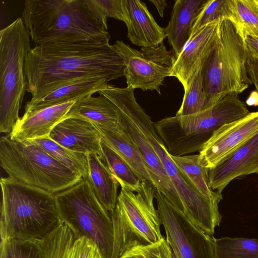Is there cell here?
<instances>
[{"label":"cell","instance_id":"1","mask_svg":"<svg viewBox=\"0 0 258 258\" xmlns=\"http://www.w3.org/2000/svg\"><path fill=\"white\" fill-rule=\"evenodd\" d=\"M123 69L122 58L109 43L36 45L25 59L26 91L35 100L77 78L100 77L110 81L123 76Z\"/></svg>","mask_w":258,"mask_h":258},{"label":"cell","instance_id":"2","mask_svg":"<svg viewBox=\"0 0 258 258\" xmlns=\"http://www.w3.org/2000/svg\"><path fill=\"white\" fill-rule=\"evenodd\" d=\"M22 19L33 41L46 43H109L110 35L84 0H27Z\"/></svg>","mask_w":258,"mask_h":258},{"label":"cell","instance_id":"3","mask_svg":"<svg viewBox=\"0 0 258 258\" xmlns=\"http://www.w3.org/2000/svg\"><path fill=\"white\" fill-rule=\"evenodd\" d=\"M111 101L134 123L154 149L180 197L182 213L206 234L213 235L222 221L218 207L221 200L205 197L182 177L156 133L154 122L137 103L134 89L120 90Z\"/></svg>","mask_w":258,"mask_h":258},{"label":"cell","instance_id":"4","mask_svg":"<svg viewBox=\"0 0 258 258\" xmlns=\"http://www.w3.org/2000/svg\"><path fill=\"white\" fill-rule=\"evenodd\" d=\"M1 240H39L62 223L54 195L10 177H2Z\"/></svg>","mask_w":258,"mask_h":258},{"label":"cell","instance_id":"5","mask_svg":"<svg viewBox=\"0 0 258 258\" xmlns=\"http://www.w3.org/2000/svg\"><path fill=\"white\" fill-rule=\"evenodd\" d=\"M249 112L238 94H229L205 110L164 118L154 125L168 152L173 156H183L199 152L222 126Z\"/></svg>","mask_w":258,"mask_h":258},{"label":"cell","instance_id":"6","mask_svg":"<svg viewBox=\"0 0 258 258\" xmlns=\"http://www.w3.org/2000/svg\"><path fill=\"white\" fill-rule=\"evenodd\" d=\"M249 54L241 29L223 18L215 46L202 69L203 87L209 108L226 95L241 93L252 84L246 67Z\"/></svg>","mask_w":258,"mask_h":258},{"label":"cell","instance_id":"7","mask_svg":"<svg viewBox=\"0 0 258 258\" xmlns=\"http://www.w3.org/2000/svg\"><path fill=\"white\" fill-rule=\"evenodd\" d=\"M0 165L9 176L55 194L83 178L30 141L0 139Z\"/></svg>","mask_w":258,"mask_h":258},{"label":"cell","instance_id":"8","mask_svg":"<svg viewBox=\"0 0 258 258\" xmlns=\"http://www.w3.org/2000/svg\"><path fill=\"white\" fill-rule=\"evenodd\" d=\"M156 188L143 181L137 192L121 188L115 207L109 212L113 228L112 258H118L137 245L154 243L163 238L161 220L154 205Z\"/></svg>","mask_w":258,"mask_h":258},{"label":"cell","instance_id":"9","mask_svg":"<svg viewBox=\"0 0 258 258\" xmlns=\"http://www.w3.org/2000/svg\"><path fill=\"white\" fill-rule=\"evenodd\" d=\"M54 197L61 220L75 236L91 240L102 258H112L113 228L110 214L96 197L87 178Z\"/></svg>","mask_w":258,"mask_h":258},{"label":"cell","instance_id":"10","mask_svg":"<svg viewBox=\"0 0 258 258\" xmlns=\"http://www.w3.org/2000/svg\"><path fill=\"white\" fill-rule=\"evenodd\" d=\"M29 34L22 18L0 31V131L10 134L20 118L27 89L25 59L30 50Z\"/></svg>","mask_w":258,"mask_h":258},{"label":"cell","instance_id":"11","mask_svg":"<svg viewBox=\"0 0 258 258\" xmlns=\"http://www.w3.org/2000/svg\"><path fill=\"white\" fill-rule=\"evenodd\" d=\"M123 61V76L127 87L143 91L156 90L161 94L160 86L166 77H170L175 57L167 50L164 43L157 46L131 47L121 40L113 44Z\"/></svg>","mask_w":258,"mask_h":258},{"label":"cell","instance_id":"12","mask_svg":"<svg viewBox=\"0 0 258 258\" xmlns=\"http://www.w3.org/2000/svg\"><path fill=\"white\" fill-rule=\"evenodd\" d=\"M155 199L166 239L178 258H215L213 237L174 208L156 188Z\"/></svg>","mask_w":258,"mask_h":258},{"label":"cell","instance_id":"13","mask_svg":"<svg viewBox=\"0 0 258 258\" xmlns=\"http://www.w3.org/2000/svg\"><path fill=\"white\" fill-rule=\"evenodd\" d=\"M258 129V111L249 112L216 131L199 154L200 164L208 169L216 166Z\"/></svg>","mask_w":258,"mask_h":258},{"label":"cell","instance_id":"14","mask_svg":"<svg viewBox=\"0 0 258 258\" xmlns=\"http://www.w3.org/2000/svg\"><path fill=\"white\" fill-rule=\"evenodd\" d=\"M222 19L207 25L190 37L176 58L170 77H176L184 90L213 50Z\"/></svg>","mask_w":258,"mask_h":258},{"label":"cell","instance_id":"15","mask_svg":"<svg viewBox=\"0 0 258 258\" xmlns=\"http://www.w3.org/2000/svg\"><path fill=\"white\" fill-rule=\"evenodd\" d=\"M258 173V129L225 157L216 166L209 169L210 188L222 192L237 177Z\"/></svg>","mask_w":258,"mask_h":258},{"label":"cell","instance_id":"16","mask_svg":"<svg viewBox=\"0 0 258 258\" xmlns=\"http://www.w3.org/2000/svg\"><path fill=\"white\" fill-rule=\"evenodd\" d=\"M49 138L72 151L95 154L103 161L101 146L102 135L91 122L75 117L63 119L51 132Z\"/></svg>","mask_w":258,"mask_h":258},{"label":"cell","instance_id":"17","mask_svg":"<svg viewBox=\"0 0 258 258\" xmlns=\"http://www.w3.org/2000/svg\"><path fill=\"white\" fill-rule=\"evenodd\" d=\"M123 22L127 37L137 46L149 47L157 46L166 37L164 28L160 27L140 0H122Z\"/></svg>","mask_w":258,"mask_h":258},{"label":"cell","instance_id":"18","mask_svg":"<svg viewBox=\"0 0 258 258\" xmlns=\"http://www.w3.org/2000/svg\"><path fill=\"white\" fill-rule=\"evenodd\" d=\"M122 116L126 131L140 150L152 183L161 192L170 204L182 213V206L180 197L160 158L134 123L123 113Z\"/></svg>","mask_w":258,"mask_h":258},{"label":"cell","instance_id":"19","mask_svg":"<svg viewBox=\"0 0 258 258\" xmlns=\"http://www.w3.org/2000/svg\"><path fill=\"white\" fill-rule=\"evenodd\" d=\"M69 117L88 120L100 130L112 133L125 131L120 109L102 95L88 96L77 101L64 118Z\"/></svg>","mask_w":258,"mask_h":258},{"label":"cell","instance_id":"20","mask_svg":"<svg viewBox=\"0 0 258 258\" xmlns=\"http://www.w3.org/2000/svg\"><path fill=\"white\" fill-rule=\"evenodd\" d=\"M76 101L49 107L29 114H24L16 122L10 137L19 141H31L46 137Z\"/></svg>","mask_w":258,"mask_h":258},{"label":"cell","instance_id":"21","mask_svg":"<svg viewBox=\"0 0 258 258\" xmlns=\"http://www.w3.org/2000/svg\"><path fill=\"white\" fill-rule=\"evenodd\" d=\"M109 81L100 77H83L68 81L41 98L31 99L26 104L24 114L92 96L106 86Z\"/></svg>","mask_w":258,"mask_h":258},{"label":"cell","instance_id":"22","mask_svg":"<svg viewBox=\"0 0 258 258\" xmlns=\"http://www.w3.org/2000/svg\"><path fill=\"white\" fill-rule=\"evenodd\" d=\"M206 0H176L171 18L164 28L176 58L188 40L195 20Z\"/></svg>","mask_w":258,"mask_h":258},{"label":"cell","instance_id":"23","mask_svg":"<svg viewBox=\"0 0 258 258\" xmlns=\"http://www.w3.org/2000/svg\"><path fill=\"white\" fill-rule=\"evenodd\" d=\"M88 180L97 199L109 212L114 209L117 200L119 183L112 173L99 157L88 155Z\"/></svg>","mask_w":258,"mask_h":258},{"label":"cell","instance_id":"24","mask_svg":"<svg viewBox=\"0 0 258 258\" xmlns=\"http://www.w3.org/2000/svg\"><path fill=\"white\" fill-rule=\"evenodd\" d=\"M100 131L107 144L126 161L141 179L152 183L140 150L126 129L120 133Z\"/></svg>","mask_w":258,"mask_h":258},{"label":"cell","instance_id":"25","mask_svg":"<svg viewBox=\"0 0 258 258\" xmlns=\"http://www.w3.org/2000/svg\"><path fill=\"white\" fill-rule=\"evenodd\" d=\"M170 156L182 177L198 191L209 198L222 199V192L210 188L209 169L200 164L199 154Z\"/></svg>","mask_w":258,"mask_h":258},{"label":"cell","instance_id":"26","mask_svg":"<svg viewBox=\"0 0 258 258\" xmlns=\"http://www.w3.org/2000/svg\"><path fill=\"white\" fill-rule=\"evenodd\" d=\"M51 157L83 179L88 176V155L66 148L53 141L49 136L30 141Z\"/></svg>","mask_w":258,"mask_h":258},{"label":"cell","instance_id":"27","mask_svg":"<svg viewBox=\"0 0 258 258\" xmlns=\"http://www.w3.org/2000/svg\"><path fill=\"white\" fill-rule=\"evenodd\" d=\"M101 146L103 161L112 173L121 188L128 191H138L143 181L139 176L102 137Z\"/></svg>","mask_w":258,"mask_h":258},{"label":"cell","instance_id":"28","mask_svg":"<svg viewBox=\"0 0 258 258\" xmlns=\"http://www.w3.org/2000/svg\"><path fill=\"white\" fill-rule=\"evenodd\" d=\"M215 258H258V239L214 237Z\"/></svg>","mask_w":258,"mask_h":258},{"label":"cell","instance_id":"29","mask_svg":"<svg viewBox=\"0 0 258 258\" xmlns=\"http://www.w3.org/2000/svg\"><path fill=\"white\" fill-rule=\"evenodd\" d=\"M229 20L242 32L258 37V0H228Z\"/></svg>","mask_w":258,"mask_h":258},{"label":"cell","instance_id":"30","mask_svg":"<svg viewBox=\"0 0 258 258\" xmlns=\"http://www.w3.org/2000/svg\"><path fill=\"white\" fill-rule=\"evenodd\" d=\"M203 67L198 71L188 88L184 90L181 105L176 115L192 114L209 108L203 87Z\"/></svg>","mask_w":258,"mask_h":258},{"label":"cell","instance_id":"31","mask_svg":"<svg viewBox=\"0 0 258 258\" xmlns=\"http://www.w3.org/2000/svg\"><path fill=\"white\" fill-rule=\"evenodd\" d=\"M39 240H1L0 258H46Z\"/></svg>","mask_w":258,"mask_h":258},{"label":"cell","instance_id":"32","mask_svg":"<svg viewBox=\"0 0 258 258\" xmlns=\"http://www.w3.org/2000/svg\"><path fill=\"white\" fill-rule=\"evenodd\" d=\"M229 15L228 0H206L195 20L190 37L217 19H229Z\"/></svg>","mask_w":258,"mask_h":258},{"label":"cell","instance_id":"33","mask_svg":"<svg viewBox=\"0 0 258 258\" xmlns=\"http://www.w3.org/2000/svg\"><path fill=\"white\" fill-rule=\"evenodd\" d=\"M94 17L107 29V20L123 21L122 0H84Z\"/></svg>","mask_w":258,"mask_h":258},{"label":"cell","instance_id":"34","mask_svg":"<svg viewBox=\"0 0 258 258\" xmlns=\"http://www.w3.org/2000/svg\"><path fill=\"white\" fill-rule=\"evenodd\" d=\"M118 258H171V247L163 237L154 243L134 246Z\"/></svg>","mask_w":258,"mask_h":258},{"label":"cell","instance_id":"35","mask_svg":"<svg viewBox=\"0 0 258 258\" xmlns=\"http://www.w3.org/2000/svg\"><path fill=\"white\" fill-rule=\"evenodd\" d=\"M101 256L94 242L86 238H76L71 258H100Z\"/></svg>","mask_w":258,"mask_h":258},{"label":"cell","instance_id":"36","mask_svg":"<svg viewBox=\"0 0 258 258\" xmlns=\"http://www.w3.org/2000/svg\"><path fill=\"white\" fill-rule=\"evenodd\" d=\"M248 76L252 84H253L258 94V58L250 54L246 62Z\"/></svg>","mask_w":258,"mask_h":258},{"label":"cell","instance_id":"37","mask_svg":"<svg viewBox=\"0 0 258 258\" xmlns=\"http://www.w3.org/2000/svg\"><path fill=\"white\" fill-rule=\"evenodd\" d=\"M242 33L249 54L258 58V37L244 32Z\"/></svg>","mask_w":258,"mask_h":258},{"label":"cell","instance_id":"38","mask_svg":"<svg viewBox=\"0 0 258 258\" xmlns=\"http://www.w3.org/2000/svg\"><path fill=\"white\" fill-rule=\"evenodd\" d=\"M153 3L156 8L159 15L161 17L163 16V11L165 8L167 7V4L165 1H150Z\"/></svg>","mask_w":258,"mask_h":258},{"label":"cell","instance_id":"39","mask_svg":"<svg viewBox=\"0 0 258 258\" xmlns=\"http://www.w3.org/2000/svg\"><path fill=\"white\" fill-rule=\"evenodd\" d=\"M246 104L249 106L258 105V94L256 91L250 94L246 101Z\"/></svg>","mask_w":258,"mask_h":258},{"label":"cell","instance_id":"40","mask_svg":"<svg viewBox=\"0 0 258 258\" xmlns=\"http://www.w3.org/2000/svg\"><path fill=\"white\" fill-rule=\"evenodd\" d=\"M171 258H178L175 251L171 247Z\"/></svg>","mask_w":258,"mask_h":258},{"label":"cell","instance_id":"41","mask_svg":"<svg viewBox=\"0 0 258 258\" xmlns=\"http://www.w3.org/2000/svg\"><path fill=\"white\" fill-rule=\"evenodd\" d=\"M100 258H102V256H101Z\"/></svg>","mask_w":258,"mask_h":258}]
</instances>
